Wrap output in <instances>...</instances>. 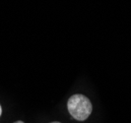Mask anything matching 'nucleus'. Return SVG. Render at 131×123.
Masks as SVG:
<instances>
[{"label":"nucleus","mask_w":131,"mask_h":123,"mask_svg":"<svg viewBox=\"0 0 131 123\" xmlns=\"http://www.w3.org/2000/svg\"><path fill=\"white\" fill-rule=\"evenodd\" d=\"M67 108L73 118L78 121H84L91 115L93 106L92 103L86 96L76 94L68 99Z\"/></svg>","instance_id":"obj_1"},{"label":"nucleus","mask_w":131,"mask_h":123,"mask_svg":"<svg viewBox=\"0 0 131 123\" xmlns=\"http://www.w3.org/2000/svg\"><path fill=\"white\" fill-rule=\"evenodd\" d=\"M1 114H2V108H1V105H0V116H1Z\"/></svg>","instance_id":"obj_2"},{"label":"nucleus","mask_w":131,"mask_h":123,"mask_svg":"<svg viewBox=\"0 0 131 123\" xmlns=\"http://www.w3.org/2000/svg\"><path fill=\"white\" fill-rule=\"evenodd\" d=\"M14 123H24L23 121H16V122H14Z\"/></svg>","instance_id":"obj_3"},{"label":"nucleus","mask_w":131,"mask_h":123,"mask_svg":"<svg viewBox=\"0 0 131 123\" xmlns=\"http://www.w3.org/2000/svg\"><path fill=\"white\" fill-rule=\"evenodd\" d=\"M51 123H60V122H51Z\"/></svg>","instance_id":"obj_4"}]
</instances>
